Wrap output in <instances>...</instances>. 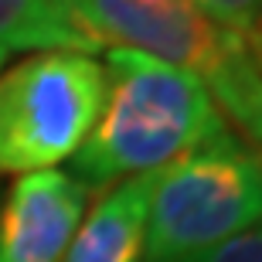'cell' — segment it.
<instances>
[{
	"mask_svg": "<svg viewBox=\"0 0 262 262\" xmlns=\"http://www.w3.org/2000/svg\"><path fill=\"white\" fill-rule=\"evenodd\" d=\"M157 184L154 174L119 181L82 218L65 262H140L146 245V214Z\"/></svg>",
	"mask_w": 262,
	"mask_h": 262,
	"instance_id": "cell-6",
	"label": "cell"
},
{
	"mask_svg": "<svg viewBox=\"0 0 262 262\" xmlns=\"http://www.w3.org/2000/svg\"><path fill=\"white\" fill-rule=\"evenodd\" d=\"M24 48L89 55L102 45L78 24L68 0H0V55Z\"/></svg>",
	"mask_w": 262,
	"mask_h": 262,
	"instance_id": "cell-7",
	"label": "cell"
},
{
	"mask_svg": "<svg viewBox=\"0 0 262 262\" xmlns=\"http://www.w3.org/2000/svg\"><path fill=\"white\" fill-rule=\"evenodd\" d=\"M0 65H4V55H0Z\"/></svg>",
	"mask_w": 262,
	"mask_h": 262,
	"instance_id": "cell-11",
	"label": "cell"
},
{
	"mask_svg": "<svg viewBox=\"0 0 262 262\" xmlns=\"http://www.w3.org/2000/svg\"><path fill=\"white\" fill-rule=\"evenodd\" d=\"M181 262H262V222L252 225L249 232L235 235L228 242L214 245L208 252H198V255H187Z\"/></svg>",
	"mask_w": 262,
	"mask_h": 262,
	"instance_id": "cell-9",
	"label": "cell"
},
{
	"mask_svg": "<svg viewBox=\"0 0 262 262\" xmlns=\"http://www.w3.org/2000/svg\"><path fill=\"white\" fill-rule=\"evenodd\" d=\"M89 187L61 170L24 174L0 208V262H65Z\"/></svg>",
	"mask_w": 262,
	"mask_h": 262,
	"instance_id": "cell-5",
	"label": "cell"
},
{
	"mask_svg": "<svg viewBox=\"0 0 262 262\" xmlns=\"http://www.w3.org/2000/svg\"><path fill=\"white\" fill-rule=\"evenodd\" d=\"M106 68L78 51H38L0 75V174H38L78 154L106 106Z\"/></svg>",
	"mask_w": 262,
	"mask_h": 262,
	"instance_id": "cell-4",
	"label": "cell"
},
{
	"mask_svg": "<svg viewBox=\"0 0 262 262\" xmlns=\"http://www.w3.org/2000/svg\"><path fill=\"white\" fill-rule=\"evenodd\" d=\"M262 222V154L235 133L157 170L143 262H181Z\"/></svg>",
	"mask_w": 262,
	"mask_h": 262,
	"instance_id": "cell-3",
	"label": "cell"
},
{
	"mask_svg": "<svg viewBox=\"0 0 262 262\" xmlns=\"http://www.w3.org/2000/svg\"><path fill=\"white\" fill-rule=\"evenodd\" d=\"M106 78V106L75 154V174L89 191L164 170L232 133L201 82L167 61L109 48Z\"/></svg>",
	"mask_w": 262,
	"mask_h": 262,
	"instance_id": "cell-1",
	"label": "cell"
},
{
	"mask_svg": "<svg viewBox=\"0 0 262 262\" xmlns=\"http://www.w3.org/2000/svg\"><path fill=\"white\" fill-rule=\"evenodd\" d=\"M211 24L232 31L262 58V0H187Z\"/></svg>",
	"mask_w": 262,
	"mask_h": 262,
	"instance_id": "cell-8",
	"label": "cell"
},
{
	"mask_svg": "<svg viewBox=\"0 0 262 262\" xmlns=\"http://www.w3.org/2000/svg\"><path fill=\"white\" fill-rule=\"evenodd\" d=\"M78 24L106 48H129L194 75L238 140L262 154V58L238 34L191 4L68 0Z\"/></svg>",
	"mask_w": 262,
	"mask_h": 262,
	"instance_id": "cell-2",
	"label": "cell"
},
{
	"mask_svg": "<svg viewBox=\"0 0 262 262\" xmlns=\"http://www.w3.org/2000/svg\"><path fill=\"white\" fill-rule=\"evenodd\" d=\"M140 4H187V0H140Z\"/></svg>",
	"mask_w": 262,
	"mask_h": 262,
	"instance_id": "cell-10",
	"label": "cell"
}]
</instances>
